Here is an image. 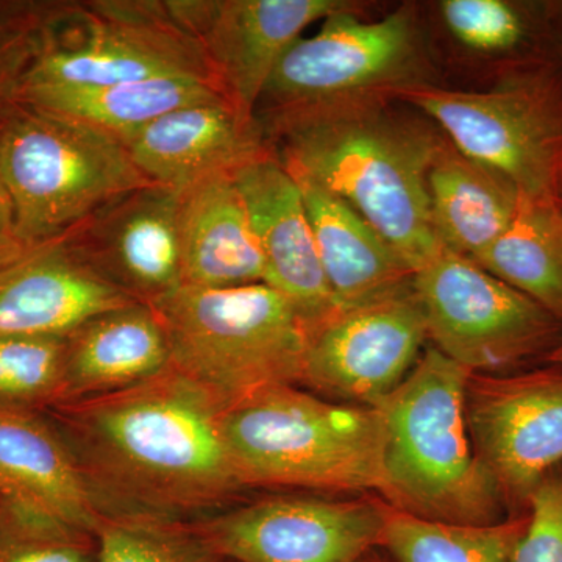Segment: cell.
Segmentation results:
<instances>
[{
	"instance_id": "obj_1",
	"label": "cell",
	"mask_w": 562,
	"mask_h": 562,
	"mask_svg": "<svg viewBox=\"0 0 562 562\" xmlns=\"http://www.w3.org/2000/svg\"><path fill=\"white\" fill-rule=\"evenodd\" d=\"M227 408L169 366L127 390L50 412L103 513L181 519L244 490L225 441Z\"/></svg>"
},
{
	"instance_id": "obj_2",
	"label": "cell",
	"mask_w": 562,
	"mask_h": 562,
	"mask_svg": "<svg viewBox=\"0 0 562 562\" xmlns=\"http://www.w3.org/2000/svg\"><path fill=\"white\" fill-rule=\"evenodd\" d=\"M387 95L258 111L266 146L295 180L346 202L416 272L442 249L428 169L443 136Z\"/></svg>"
},
{
	"instance_id": "obj_3",
	"label": "cell",
	"mask_w": 562,
	"mask_h": 562,
	"mask_svg": "<svg viewBox=\"0 0 562 562\" xmlns=\"http://www.w3.org/2000/svg\"><path fill=\"white\" fill-rule=\"evenodd\" d=\"M469 376L468 369L428 347L401 386L376 403L383 422L382 494L391 508L454 525L508 519V503L469 431Z\"/></svg>"
},
{
	"instance_id": "obj_4",
	"label": "cell",
	"mask_w": 562,
	"mask_h": 562,
	"mask_svg": "<svg viewBox=\"0 0 562 562\" xmlns=\"http://www.w3.org/2000/svg\"><path fill=\"white\" fill-rule=\"evenodd\" d=\"M224 432L244 487L382 492L383 422L375 406L276 384L228 406Z\"/></svg>"
},
{
	"instance_id": "obj_5",
	"label": "cell",
	"mask_w": 562,
	"mask_h": 562,
	"mask_svg": "<svg viewBox=\"0 0 562 562\" xmlns=\"http://www.w3.org/2000/svg\"><path fill=\"white\" fill-rule=\"evenodd\" d=\"M0 179L25 250L66 238L110 202L154 184L117 136L21 102L0 114Z\"/></svg>"
},
{
	"instance_id": "obj_6",
	"label": "cell",
	"mask_w": 562,
	"mask_h": 562,
	"mask_svg": "<svg viewBox=\"0 0 562 562\" xmlns=\"http://www.w3.org/2000/svg\"><path fill=\"white\" fill-rule=\"evenodd\" d=\"M171 366L227 406L276 384H302L308 324L279 291L181 286L150 303Z\"/></svg>"
},
{
	"instance_id": "obj_7",
	"label": "cell",
	"mask_w": 562,
	"mask_h": 562,
	"mask_svg": "<svg viewBox=\"0 0 562 562\" xmlns=\"http://www.w3.org/2000/svg\"><path fill=\"white\" fill-rule=\"evenodd\" d=\"M391 98L427 117L465 157L512 180L522 198L560 199L562 92L553 77L517 74L487 91L419 81Z\"/></svg>"
},
{
	"instance_id": "obj_8",
	"label": "cell",
	"mask_w": 562,
	"mask_h": 562,
	"mask_svg": "<svg viewBox=\"0 0 562 562\" xmlns=\"http://www.w3.org/2000/svg\"><path fill=\"white\" fill-rule=\"evenodd\" d=\"M413 288L432 347L471 373L535 368L561 346V321L446 247L414 272Z\"/></svg>"
},
{
	"instance_id": "obj_9",
	"label": "cell",
	"mask_w": 562,
	"mask_h": 562,
	"mask_svg": "<svg viewBox=\"0 0 562 562\" xmlns=\"http://www.w3.org/2000/svg\"><path fill=\"white\" fill-rule=\"evenodd\" d=\"M176 76L214 83L201 47L173 24L165 2L55 3L21 88Z\"/></svg>"
},
{
	"instance_id": "obj_10",
	"label": "cell",
	"mask_w": 562,
	"mask_h": 562,
	"mask_svg": "<svg viewBox=\"0 0 562 562\" xmlns=\"http://www.w3.org/2000/svg\"><path fill=\"white\" fill-rule=\"evenodd\" d=\"M424 79L419 24L412 7L366 21L355 7L335 11L299 38L268 81L258 111L379 98Z\"/></svg>"
},
{
	"instance_id": "obj_11",
	"label": "cell",
	"mask_w": 562,
	"mask_h": 562,
	"mask_svg": "<svg viewBox=\"0 0 562 562\" xmlns=\"http://www.w3.org/2000/svg\"><path fill=\"white\" fill-rule=\"evenodd\" d=\"M484 375L471 373L465 416L475 452L513 514L562 464V364Z\"/></svg>"
},
{
	"instance_id": "obj_12",
	"label": "cell",
	"mask_w": 562,
	"mask_h": 562,
	"mask_svg": "<svg viewBox=\"0 0 562 562\" xmlns=\"http://www.w3.org/2000/svg\"><path fill=\"white\" fill-rule=\"evenodd\" d=\"M427 339L413 286L338 310L308 330L302 384L328 401L375 406L413 371Z\"/></svg>"
},
{
	"instance_id": "obj_13",
	"label": "cell",
	"mask_w": 562,
	"mask_h": 562,
	"mask_svg": "<svg viewBox=\"0 0 562 562\" xmlns=\"http://www.w3.org/2000/svg\"><path fill=\"white\" fill-rule=\"evenodd\" d=\"M386 505L272 497L191 522L217 557L235 562H358L382 541Z\"/></svg>"
},
{
	"instance_id": "obj_14",
	"label": "cell",
	"mask_w": 562,
	"mask_h": 562,
	"mask_svg": "<svg viewBox=\"0 0 562 562\" xmlns=\"http://www.w3.org/2000/svg\"><path fill=\"white\" fill-rule=\"evenodd\" d=\"M342 0H169L177 27L201 47L214 83L247 117H257L273 70L302 32Z\"/></svg>"
},
{
	"instance_id": "obj_15",
	"label": "cell",
	"mask_w": 562,
	"mask_h": 562,
	"mask_svg": "<svg viewBox=\"0 0 562 562\" xmlns=\"http://www.w3.org/2000/svg\"><path fill=\"white\" fill-rule=\"evenodd\" d=\"M179 194L160 184L128 192L63 239L111 284L155 302L181 286Z\"/></svg>"
},
{
	"instance_id": "obj_16",
	"label": "cell",
	"mask_w": 562,
	"mask_h": 562,
	"mask_svg": "<svg viewBox=\"0 0 562 562\" xmlns=\"http://www.w3.org/2000/svg\"><path fill=\"white\" fill-rule=\"evenodd\" d=\"M265 265V283L283 294L308 327L338 312L322 271L297 180L268 151L233 172Z\"/></svg>"
},
{
	"instance_id": "obj_17",
	"label": "cell",
	"mask_w": 562,
	"mask_h": 562,
	"mask_svg": "<svg viewBox=\"0 0 562 562\" xmlns=\"http://www.w3.org/2000/svg\"><path fill=\"white\" fill-rule=\"evenodd\" d=\"M135 303L81 261L66 239L0 266V338H66L91 317Z\"/></svg>"
},
{
	"instance_id": "obj_18",
	"label": "cell",
	"mask_w": 562,
	"mask_h": 562,
	"mask_svg": "<svg viewBox=\"0 0 562 562\" xmlns=\"http://www.w3.org/2000/svg\"><path fill=\"white\" fill-rule=\"evenodd\" d=\"M120 139L150 183L177 191L269 151L257 117L227 101L173 110Z\"/></svg>"
},
{
	"instance_id": "obj_19",
	"label": "cell",
	"mask_w": 562,
	"mask_h": 562,
	"mask_svg": "<svg viewBox=\"0 0 562 562\" xmlns=\"http://www.w3.org/2000/svg\"><path fill=\"white\" fill-rule=\"evenodd\" d=\"M0 497L92 536L105 514L60 430L38 413L2 406Z\"/></svg>"
},
{
	"instance_id": "obj_20",
	"label": "cell",
	"mask_w": 562,
	"mask_h": 562,
	"mask_svg": "<svg viewBox=\"0 0 562 562\" xmlns=\"http://www.w3.org/2000/svg\"><path fill=\"white\" fill-rule=\"evenodd\" d=\"M181 284L222 288L265 283V265L232 172L195 181L179 194Z\"/></svg>"
},
{
	"instance_id": "obj_21",
	"label": "cell",
	"mask_w": 562,
	"mask_h": 562,
	"mask_svg": "<svg viewBox=\"0 0 562 562\" xmlns=\"http://www.w3.org/2000/svg\"><path fill=\"white\" fill-rule=\"evenodd\" d=\"M169 366L168 338L150 303L98 314L66 336L65 403L127 390Z\"/></svg>"
},
{
	"instance_id": "obj_22",
	"label": "cell",
	"mask_w": 562,
	"mask_h": 562,
	"mask_svg": "<svg viewBox=\"0 0 562 562\" xmlns=\"http://www.w3.org/2000/svg\"><path fill=\"white\" fill-rule=\"evenodd\" d=\"M297 183L322 271L339 310L413 286V269L357 211L310 181Z\"/></svg>"
},
{
	"instance_id": "obj_23",
	"label": "cell",
	"mask_w": 562,
	"mask_h": 562,
	"mask_svg": "<svg viewBox=\"0 0 562 562\" xmlns=\"http://www.w3.org/2000/svg\"><path fill=\"white\" fill-rule=\"evenodd\" d=\"M427 188L439 243L472 261L508 231L522 202L512 180L465 157L446 138L432 157Z\"/></svg>"
},
{
	"instance_id": "obj_24",
	"label": "cell",
	"mask_w": 562,
	"mask_h": 562,
	"mask_svg": "<svg viewBox=\"0 0 562 562\" xmlns=\"http://www.w3.org/2000/svg\"><path fill=\"white\" fill-rule=\"evenodd\" d=\"M227 101L202 77H155L99 87H25L16 102L122 136L184 106ZM228 102V101H227Z\"/></svg>"
},
{
	"instance_id": "obj_25",
	"label": "cell",
	"mask_w": 562,
	"mask_h": 562,
	"mask_svg": "<svg viewBox=\"0 0 562 562\" xmlns=\"http://www.w3.org/2000/svg\"><path fill=\"white\" fill-rule=\"evenodd\" d=\"M562 322V206L522 198L508 231L475 261Z\"/></svg>"
},
{
	"instance_id": "obj_26",
	"label": "cell",
	"mask_w": 562,
	"mask_h": 562,
	"mask_svg": "<svg viewBox=\"0 0 562 562\" xmlns=\"http://www.w3.org/2000/svg\"><path fill=\"white\" fill-rule=\"evenodd\" d=\"M527 512L494 525L420 519L387 506L380 546L398 562H512Z\"/></svg>"
},
{
	"instance_id": "obj_27",
	"label": "cell",
	"mask_w": 562,
	"mask_h": 562,
	"mask_svg": "<svg viewBox=\"0 0 562 562\" xmlns=\"http://www.w3.org/2000/svg\"><path fill=\"white\" fill-rule=\"evenodd\" d=\"M95 562H222L191 522L147 513H105Z\"/></svg>"
},
{
	"instance_id": "obj_28",
	"label": "cell",
	"mask_w": 562,
	"mask_h": 562,
	"mask_svg": "<svg viewBox=\"0 0 562 562\" xmlns=\"http://www.w3.org/2000/svg\"><path fill=\"white\" fill-rule=\"evenodd\" d=\"M68 401L66 338H0V406L55 408Z\"/></svg>"
},
{
	"instance_id": "obj_29",
	"label": "cell",
	"mask_w": 562,
	"mask_h": 562,
	"mask_svg": "<svg viewBox=\"0 0 562 562\" xmlns=\"http://www.w3.org/2000/svg\"><path fill=\"white\" fill-rule=\"evenodd\" d=\"M94 536L2 501L0 562H95Z\"/></svg>"
},
{
	"instance_id": "obj_30",
	"label": "cell",
	"mask_w": 562,
	"mask_h": 562,
	"mask_svg": "<svg viewBox=\"0 0 562 562\" xmlns=\"http://www.w3.org/2000/svg\"><path fill=\"white\" fill-rule=\"evenodd\" d=\"M441 16L458 43L480 54H503L528 36L527 18L505 0H443Z\"/></svg>"
},
{
	"instance_id": "obj_31",
	"label": "cell",
	"mask_w": 562,
	"mask_h": 562,
	"mask_svg": "<svg viewBox=\"0 0 562 562\" xmlns=\"http://www.w3.org/2000/svg\"><path fill=\"white\" fill-rule=\"evenodd\" d=\"M54 3L0 2V114L16 102Z\"/></svg>"
},
{
	"instance_id": "obj_32",
	"label": "cell",
	"mask_w": 562,
	"mask_h": 562,
	"mask_svg": "<svg viewBox=\"0 0 562 562\" xmlns=\"http://www.w3.org/2000/svg\"><path fill=\"white\" fill-rule=\"evenodd\" d=\"M527 524L512 562H562V464L528 497Z\"/></svg>"
},
{
	"instance_id": "obj_33",
	"label": "cell",
	"mask_w": 562,
	"mask_h": 562,
	"mask_svg": "<svg viewBox=\"0 0 562 562\" xmlns=\"http://www.w3.org/2000/svg\"><path fill=\"white\" fill-rule=\"evenodd\" d=\"M20 238L14 227L13 210L2 179H0V266L13 261L14 258L24 254Z\"/></svg>"
},
{
	"instance_id": "obj_34",
	"label": "cell",
	"mask_w": 562,
	"mask_h": 562,
	"mask_svg": "<svg viewBox=\"0 0 562 562\" xmlns=\"http://www.w3.org/2000/svg\"><path fill=\"white\" fill-rule=\"evenodd\" d=\"M546 362H554V364H562V342L561 346L558 347V349L554 350L549 358H547Z\"/></svg>"
},
{
	"instance_id": "obj_35",
	"label": "cell",
	"mask_w": 562,
	"mask_h": 562,
	"mask_svg": "<svg viewBox=\"0 0 562 562\" xmlns=\"http://www.w3.org/2000/svg\"><path fill=\"white\" fill-rule=\"evenodd\" d=\"M558 201H560L561 206H562V184H561V191H560V199H558Z\"/></svg>"
},
{
	"instance_id": "obj_36",
	"label": "cell",
	"mask_w": 562,
	"mask_h": 562,
	"mask_svg": "<svg viewBox=\"0 0 562 562\" xmlns=\"http://www.w3.org/2000/svg\"><path fill=\"white\" fill-rule=\"evenodd\" d=\"M0 503H2V497H0Z\"/></svg>"
}]
</instances>
